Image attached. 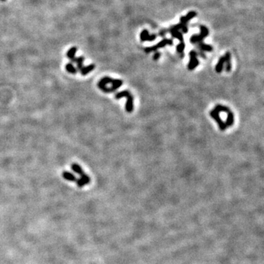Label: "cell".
<instances>
[{"label":"cell","mask_w":264,"mask_h":264,"mask_svg":"<svg viewBox=\"0 0 264 264\" xmlns=\"http://www.w3.org/2000/svg\"><path fill=\"white\" fill-rule=\"evenodd\" d=\"M62 177L63 178H65L67 181H77V178H76V176L74 174L70 173V172L65 171L62 173Z\"/></svg>","instance_id":"7c38bea8"},{"label":"cell","mask_w":264,"mask_h":264,"mask_svg":"<svg viewBox=\"0 0 264 264\" xmlns=\"http://www.w3.org/2000/svg\"><path fill=\"white\" fill-rule=\"evenodd\" d=\"M173 40H170V39H164V40H161L160 43H158V44H156L154 46L148 47V48H146L145 49V52L150 53L153 51H155V50H157L158 48H162V47L166 46V45H173Z\"/></svg>","instance_id":"277c9868"},{"label":"cell","mask_w":264,"mask_h":264,"mask_svg":"<svg viewBox=\"0 0 264 264\" xmlns=\"http://www.w3.org/2000/svg\"><path fill=\"white\" fill-rule=\"evenodd\" d=\"M123 97H126V98H127V101H126V112L129 113L132 112L133 110H134V98H133L130 92L128 91V90H123V91H121L120 93L115 94L116 99H120V98H123Z\"/></svg>","instance_id":"7a4b0ae2"},{"label":"cell","mask_w":264,"mask_h":264,"mask_svg":"<svg viewBox=\"0 0 264 264\" xmlns=\"http://www.w3.org/2000/svg\"><path fill=\"white\" fill-rule=\"evenodd\" d=\"M95 68V64H90L88 66H84L82 69L80 70L81 74L82 76H86L87 74H88L89 73L92 72L94 69Z\"/></svg>","instance_id":"30bf717a"},{"label":"cell","mask_w":264,"mask_h":264,"mask_svg":"<svg viewBox=\"0 0 264 264\" xmlns=\"http://www.w3.org/2000/svg\"><path fill=\"white\" fill-rule=\"evenodd\" d=\"M65 68H66V71H67L68 72L70 73V74H77V71H78L77 68L74 67V65H73L72 62L67 63L65 65Z\"/></svg>","instance_id":"ac0fdd59"},{"label":"cell","mask_w":264,"mask_h":264,"mask_svg":"<svg viewBox=\"0 0 264 264\" xmlns=\"http://www.w3.org/2000/svg\"><path fill=\"white\" fill-rule=\"evenodd\" d=\"M71 168H72L73 170L76 173H77V174L80 175V176H82V175L85 174V173H84V171H83V170H82V168L81 167L79 166V165L78 164H77V163H73L72 164H71Z\"/></svg>","instance_id":"e0dca14e"},{"label":"cell","mask_w":264,"mask_h":264,"mask_svg":"<svg viewBox=\"0 0 264 264\" xmlns=\"http://www.w3.org/2000/svg\"><path fill=\"white\" fill-rule=\"evenodd\" d=\"M225 57V63L226 64V71L227 72H230L231 71V54L229 52H227Z\"/></svg>","instance_id":"8fae6325"},{"label":"cell","mask_w":264,"mask_h":264,"mask_svg":"<svg viewBox=\"0 0 264 264\" xmlns=\"http://www.w3.org/2000/svg\"><path fill=\"white\" fill-rule=\"evenodd\" d=\"M140 38H141V40H142V41H145V40L151 41V40H155V38H156V36H155V35H150L148 34V32L147 31V30H144V31L141 33Z\"/></svg>","instance_id":"ba28073f"},{"label":"cell","mask_w":264,"mask_h":264,"mask_svg":"<svg viewBox=\"0 0 264 264\" xmlns=\"http://www.w3.org/2000/svg\"><path fill=\"white\" fill-rule=\"evenodd\" d=\"M84 61H85V57L82 56L79 57H76L74 59V62H76L77 64V71H80L82 68L84 67Z\"/></svg>","instance_id":"5bb4252c"},{"label":"cell","mask_w":264,"mask_h":264,"mask_svg":"<svg viewBox=\"0 0 264 264\" xmlns=\"http://www.w3.org/2000/svg\"><path fill=\"white\" fill-rule=\"evenodd\" d=\"M78 48L77 47L73 46L67 52V57L71 61V62H74V59L76 58V53H77Z\"/></svg>","instance_id":"9c48e42d"},{"label":"cell","mask_w":264,"mask_h":264,"mask_svg":"<svg viewBox=\"0 0 264 264\" xmlns=\"http://www.w3.org/2000/svg\"><path fill=\"white\" fill-rule=\"evenodd\" d=\"M160 57V53L159 52H155L154 56H153V59L154 60H158V58Z\"/></svg>","instance_id":"44dd1931"},{"label":"cell","mask_w":264,"mask_h":264,"mask_svg":"<svg viewBox=\"0 0 264 264\" xmlns=\"http://www.w3.org/2000/svg\"><path fill=\"white\" fill-rule=\"evenodd\" d=\"M1 1H6V0H1Z\"/></svg>","instance_id":"7402d4cb"},{"label":"cell","mask_w":264,"mask_h":264,"mask_svg":"<svg viewBox=\"0 0 264 264\" xmlns=\"http://www.w3.org/2000/svg\"><path fill=\"white\" fill-rule=\"evenodd\" d=\"M184 48H185V44H184V43H181L180 44L178 45L177 51L178 53H182L184 51Z\"/></svg>","instance_id":"ffe728a7"},{"label":"cell","mask_w":264,"mask_h":264,"mask_svg":"<svg viewBox=\"0 0 264 264\" xmlns=\"http://www.w3.org/2000/svg\"><path fill=\"white\" fill-rule=\"evenodd\" d=\"M189 55H190V62H189V65H188V68H189V70L191 71L193 70L196 67L198 66L199 61L197 58V54L196 53V51H191Z\"/></svg>","instance_id":"5b68a950"},{"label":"cell","mask_w":264,"mask_h":264,"mask_svg":"<svg viewBox=\"0 0 264 264\" xmlns=\"http://www.w3.org/2000/svg\"><path fill=\"white\" fill-rule=\"evenodd\" d=\"M234 123V115L233 112H231L228 114V117H227L225 125L227 127H231Z\"/></svg>","instance_id":"9a60e30c"},{"label":"cell","mask_w":264,"mask_h":264,"mask_svg":"<svg viewBox=\"0 0 264 264\" xmlns=\"http://www.w3.org/2000/svg\"><path fill=\"white\" fill-rule=\"evenodd\" d=\"M76 182H77L78 187H83L84 186L86 185V184H90V178L89 177V176H87V175L83 174L81 176L80 178L77 180V181H76Z\"/></svg>","instance_id":"52a82bcc"},{"label":"cell","mask_w":264,"mask_h":264,"mask_svg":"<svg viewBox=\"0 0 264 264\" xmlns=\"http://www.w3.org/2000/svg\"><path fill=\"white\" fill-rule=\"evenodd\" d=\"M199 46H200V48H201L202 50H203V51H212V49H213V48H212V47L210 46H208V45H206V44H204V43H201V42H200Z\"/></svg>","instance_id":"d6986e66"},{"label":"cell","mask_w":264,"mask_h":264,"mask_svg":"<svg viewBox=\"0 0 264 264\" xmlns=\"http://www.w3.org/2000/svg\"><path fill=\"white\" fill-rule=\"evenodd\" d=\"M109 84L112 85V89L115 92L116 90H117L119 87H120L122 86L123 81L120 80V79H112V78L109 77H104L98 82V87L100 90H101L104 93H110V90L109 88L106 87V85H109Z\"/></svg>","instance_id":"6da1fadb"},{"label":"cell","mask_w":264,"mask_h":264,"mask_svg":"<svg viewBox=\"0 0 264 264\" xmlns=\"http://www.w3.org/2000/svg\"><path fill=\"white\" fill-rule=\"evenodd\" d=\"M214 109L216 110V111L219 113L220 112H225V113H227V114H228L229 112H232L229 107H228V106H223V105H221V104L216 105Z\"/></svg>","instance_id":"4fadbf2b"},{"label":"cell","mask_w":264,"mask_h":264,"mask_svg":"<svg viewBox=\"0 0 264 264\" xmlns=\"http://www.w3.org/2000/svg\"><path fill=\"white\" fill-rule=\"evenodd\" d=\"M224 64H225V57H222L216 65V72L219 74V73H221L222 71L223 67H224Z\"/></svg>","instance_id":"2e32d148"},{"label":"cell","mask_w":264,"mask_h":264,"mask_svg":"<svg viewBox=\"0 0 264 264\" xmlns=\"http://www.w3.org/2000/svg\"><path fill=\"white\" fill-rule=\"evenodd\" d=\"M210 115L213 119H214L216 120V122L217 123L219 127L220 130L221 131H225L227 129V126L225 125V123L223 122L222 120L221 119L219 115V112H218L216 110L213 109L211 111H210Z\"/></svg>","instance_id":"3957f363"},{"label":"cell","mask_w":264,"mask_h":264,"mask_svg":"<svg viewBox=\"0 0 264 264\" xmlns=\"http://www.w3.org/2000/svg\"><path fill=\"white\" fill-rule=\"evenodd\" d=\"M202 32L201 34L200 35H194L191 38V43H195L197 42H201L205 37H206L208 34V31L207 30V28H205V27H201Z\"/></svg>","instance_id":"8992f818"}]
</instances>
